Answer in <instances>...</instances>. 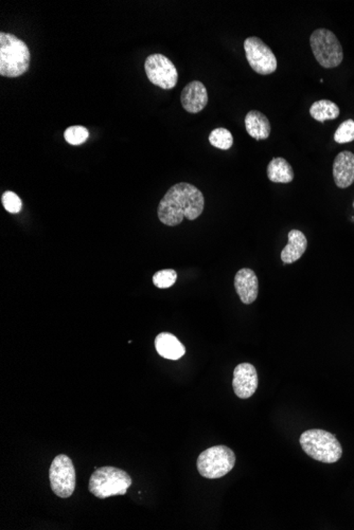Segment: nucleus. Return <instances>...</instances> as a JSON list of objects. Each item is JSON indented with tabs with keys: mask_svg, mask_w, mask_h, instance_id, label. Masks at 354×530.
Returning <instances> with one entry per match:
<instances>
[{
	"mask_svg": "<svg viewBox=\"0 0 354 530\" xmlns=\"http://www.w3.org/2000/svg\"><path fill=\"white\" fill-rule=\"evenodd\" d=\"M333 178L337 188H347L354 182V154L343 151L335 157Z\"/></svg>",
	"mask_w": 354,
	"mask_h": 530,
	"instance_id": "ddd939ff",
	"label": "nucleus"
},
{
	"mask_svg": "<svg viewBox=\"0 0 354 530\" xmlns=\"http://www.w3.org/2000/svg\"><path fill=\"white\" fill-rule=\"evenodd\" d=\"M259 379L256 368L250 363H241L233 370V386L239 398L247 399L256 393Z\"/></svg>",
	"mask_w": 354,
	"mask_h": 530,
	"instance_id": "9d476101",
	"label": "nucleus"
},
{
	"mask_svg": "<svg viewBox=\"0 0 354 530\" xmlns=\"http://www.w3.org/2000/svg\"><path fill=\"white\" fill-rule=\"evenodd\" d=\"M310 115L318 122L324 123L327 120H335L339 117V107L330 100H320L312 104Z\"/></svg>",
	"mask_w": 354,
	"mask_h": 530,
	"instance_id": "a211bd4d",
	"label": "nucleus"
},
{
	"mask_svg": "<svg viewBox=\"0 0 354 530\" xmlns=\"http://www.w3.org/2000/svg\"><path fill=\"white\" fill-rule=\"evenodd\" d=\"M244 50L250 68L257 74L268 76L276 71L278 67L276 55L259 37H247L244 41Z\"/></svg>",
	"mask_w": 354,
	"mask_h": 530,
	"instance_id": "6e6552de",
	"label": "nucleus"
},
{
	"mask_svg": "<svg viewBox=\"0 0 354 530\" xmlns=\"http://www.w3.org/2000/svg\"><path fill=\"white\" fill-rule=\"evenodd\" d=\"M236 465V454L227 446H215L203 451L196 461L200 475L205 478H221L227 475Z\"/></svg>",
	"mask_w": 354,
	"mask_h": 530,
	"instance_id": "39448f33",
	"label": "nucleus"
},
{
	"mask_svg": "<svg viewBox=\"0 0 354 530\" xmlns=\"http://www.w3.org/2000/svg\"><path fill=\"white\" fill-rule=\"evenodd\" d=\"M289 244L283 248L281 252V260L285 264H293L297 262L308 247V240L306 235L299 230H292L289 232Z\"/></svg>",
	"mask_w": 354,
	"mask_h": 530,
	"instance_id": "2eb2a0df",
	"label": "nucleus"
},
{
	"mask_svg": "<svg viewBox=\"0 0 354 530\" xmlns=\"http://www.w3.org/2000/svg\"><path fill=\"white\" fill-rule=\"evenodd\" d=\"M299 442L308 456L320 463H336L343 455L341 442L332 433L322 428H311L302 433Z\"/></svg>",
	"mask_w": 354,
	"mask_h": 530,
	"instance_id": "7ed1b4c3",
	"label": "nucleus"
},
{
	"mask_svg": "<svg viewBox=\"0 0 354 530\" xmlns=\"http://www.w3.org/2000/svg\"><path fill=\"white\" fill-rule=\"evenodd\" d=\"M294 171L285 158H274L268 165V178L275 183H290L293 181Z\"/></svg>",
	"mask_w": 354,
	"mask_h": 530,
	"instance_id": "f3484780",
	"label": "nucleus"
},
{
	"mask_svg": "<svg viewBox=\"0 0 354 530\" xmlns=\"http://www.w3.org/2000/svg\"><path fill=\"white\" fill-rule=\"evenodd\" d=\"M209 142L219 150L227 151L233 146V137L226 128H215L209 134Z\"/></svg>",
	"mask_w": 354,
	"mask_h": 530,
	"instance_id": "6ab92c4d",
	"label": "nucleus"
},
{
	"mask_svg": "<svg viewBox=\"0 0 354 530\" xmlns=\"http://www.w3.org/2000/svg\"><path fill=\"white\" fill-rule=\"evenodd\" d=\"M49 478L53 494L63 498L72 496L76 489V469L67 455L60 454L53 459Z\"/></svg>",
	"mask_w": 354,
	"mask_h": 530,
	"instance_id": "0eeeda50",
	"label": "nucleus"
},
{
	"mask_svg": "<svg viewBox=\"0 0 354 530\" xmlns=\"http://www.w3.org/2000/svg\"><path fill=\"white\" fill-rule=\"evenodd\" d=\"M155 347L159 356L169 360H179L186 354L183 343L169 333H161L155 339Z\"/></svg>",
	"mask_w": 354,
	"mask_h": 530,
	"instance_id": "4468645a",
	"label": "nucleus"
},
{
	"mask_svg": "<svg viewBox=\"0 0 354 530\" xmlns=\"http://www.w3.org/2000/svg\"><path fill=\"white\" fill-rule=\"evenodd\" d=\"M353 206H354V204H353Z\"/></svg>",
	"mask_w": 354,
	"mask_h": 530,
	"instance_id": "b1692460",
	"label": "nucleus"
},
{
	"mask_svg": "<svg viewBox=\"0 0 354 530\" xmlns=\"http://www.w3.org/2000/svg\"><path fill=\"white\" fill-rule=\"evenodd\" d=\"M335 142L339 144L352 142L354 141V121L349 119L343 121L341 125L337 127L334 134Z\"/></svg>",
	"mask_w": 354,
	"mask_h": 530,
	"instance_id": "4be33fe9",
	"label": "nucleus"
},
{
	"mask_svg": "<svg viewBox=\"0 0 354 530\" xmlns=\"http://www.w3.org/2000/svg\"><path fill=\"white\" fill-rule=\"evenodd\" d=\"M177 279V273L173 269H165V270L158 271L153 277V284L157 288L161 289H167L176 283Z\"/></svg>",
	"mask_w": 354,
	"mask_h": 530,
	"instance_id": "412c9836",
	"label": "nucleus"
},
{
	"mask_svg": "<svg viewBox=\"0 0 354 530\" xmlns=\"http://www.w3.org/2000/svg\"><path fill=\"white\" fill-rule=\"evenodd\" d=\"M235 288L242 303L250 305L258 298L259 281L252 269L243 268L238 271L235 277Z\"/></svg>",
	"mask_w": 354,
	"mask_h": 530,
	"instance_id": "f8f14e48",
	"label": "nucleus"
},
{
	"mask_svg": "<svg viewBox=\"0 0 354 530\" xmlns=\"http://www.w3.org/2000/svg\"><path fill=\"white\" fill-rule=\"evenodd\" d=\"M1 202H3V206L4 208L6 209V211L11 213V214H18V213H20V211H22V200L18 197V194H15L14 192H10V190H8V192L4 193Z\"/></svg>",
	"mask_w": 354,
	"mask_h": 530,
	"instance_id": "5701e85b",
	"label": "nucleus"
},
{
	"mask_svg": "<svg viewBox=\"0 0 354 530\" xmlns=\"http://www.w3.org/2000/svg\"><path fill=\"white\" fill-rule=\"evenodd\" d=\"M30 62V50L22 39L10 33L0 34V76H22L28 71Z\"/></svg>",
	"mask_w": 354,
	"mask_h": 530,
	"instance_id": "f03ea898",
	"label": "nucleus"
},
{
	"mask_svg": "<svg viewBox=\"0 0 354 530\" xmlns=\"http://www.w3.org/2000/svg\"><path fill=\"white\" fill-rule=\"evenodd\" d=\"M144 69L149 81L165 90L173 89L179 81V72L175 65L167 57L159 53L147 57Z\"/></svg>",
	"mask_w": 354,
	"mask_h": 530,
	"instance_id": "1a4fd4ad",
	"label": "nucleus"
},
{
	"mask_svg": "<svg viewBox=\"0 0 354 530\" xmlns=\"http://www.w3.org/2000/svg\"><path fill=\"white\" fill-rule=\"evenodd\" d=\"M205 198L196 186L181 182L172 186L159 202L157 214L159 221L169 227L179 225L187 218L194 221L204 211Z\"/></svg>",
	"mask_w": 354,
	"mask_h": 530,
	"instance_id": "f257e3e1",
	"label": "nucleus"
},
{
	"mask_svg": "<svg viewBox=\"0 0 354 530\" xmlns=\"http://www.w3.org/2000/svg\"><path fill=\"white\" fill-rule=\"evenodd\" d=\"M182 106L189 113H198L208 103L206 87L200 81H192L182 91Z\"/></svg>",
	"mask_w": 354,
	"mask_h": 530,
	"instance_id": "9b49d317",
	"label": "nucleus"
},
{
	"mask_svg": "<svg viewBox=\"0 0 354 530\" xmlns=\"http://www.w3.org/2000/svg\"><path fill=\"white\" fill-rule=\"evenodd\" d=\"M132 483V477L124 470L102 467L98 468L90 476L88 489L90 494L103 500L111 496H124Z\"/></svg>",
	"mask_w": 354,
	"mask_h": 530,
	"instance_id": "20e7f679",
	"label": "nucleus"
},
{
	"mask_svg": "<svg viewBox=\"0 0 354 530\" xmlns=\"http://www.w3.org/2000/svg\"><path fill=\"white\" fill-rule=\"evenodd\" d=\"M88 137H90V132L83 126H72L64 132V138H65L66 142L69 143L72 146H81L83 143L86 142Z\"/></svg>",
	"mask_w": 354,
	"mask_h": 530,
	"instance_id": "aec40b11",
	"label": "nucleus"
},
{
	"mask_svg": "<svg viewBox=\"0 0 354 530\" xmlns=\"http://www.w3.org/2000/svg\"><path fill=\"white\" fill-rule=\"evenodd\" d=\"M310 43L314 57L322 67L331 69L341 65L343 60V47L332 31L318 29L312 33Z\"/></svg>",
	"mask_w": 354,
	"mask_h": 530,
	"instance_id": "423d86ee",
	"label": "nucleus"
},
{
	"mask_svg": "<svg viewBox=\"0 0 354 530\" xmlns=\"http://www.w3.org/2000/svg\"><path fill=\"white\" fill-rule=\"evenodd\" d=\"M245 128L248 134L256 140H265L271 134L270 120L261 111H252L246 115Z\"/></svg>",
	"mask_w": 354,
	"mask_h": 530,
	"instance_id": "dca6fc26",
	"label": "nucleus"
}]
</instances>
